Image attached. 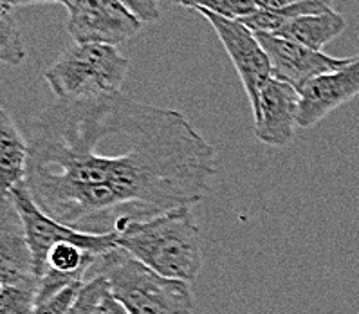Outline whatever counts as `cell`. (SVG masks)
Listing matches in <instances>:
<instances>
[{
    "mask_svg": "<svg viewBox=\"0 0 359 314\" xmlns=\"http://www.w3.org/2000/svg\"><path fill=\"white\" fill-rule=\"evenodd\" d=\"M109 293V282L105 276L93 275L81 285L76 300L65 314H96L97 306L102 303L103 296Z\"/></svg>",
    "mask_w": 359,
    "mask_h": 314,
    "instance_id": "obj_18",
    "label": "cell"
},
{
    "mask_svg": "<svg viewBox=\"0 0 359 314\" xmlns=\"http://www.w3.org/2000/svg\"><path fill=\"white\" fill-rule=\"evenodd\" d=\"M253 2L258 6V9H282L300 4V2H305V0H253Z\"/></svg>",
    "mask_w": 359,
    "mask_h": 314,
    "instance_id": "obj_22",
    "label": "cell"
},
{
    "mask_svg": "<svg viewBox=\"0 0 359 314\" xmlns=\"http://www.w3.org/2000/svg\"><path fill=\"white\" fill-rule=\"evenodd\" d=\"M298 107L300 93L289 83L271 78L260 90L258 105L253 111L258 141L275 149L287 146L298 125Z\"/></svg>",
    "mask_w": 359,
    "mask_h": 314,
    "instance_id": "obj_10",
    "label": "cell"
},
{
    "mask_svg": "<svg viewBox=\"0 0 359 314\" xmlns=\"http://www.w3.org/2000/svg\"><path fill=\"white\" fill-rule=\"evenodd\" d=\"M67 33L76 43L119 46L140 33L143 22L118 0H72Z\"/></svg>",
    "mask_w": 359,
    "mask_h": 314,
    "instance_id": "obj_7",
    "label": "cell"
},
{
    "mask_svg": "<svg viewBox=\"0 0 359 314\" xmlns=\"http://www.w3.org/2000/svg\"><path fill=\"white\" fill-rule=\"evenodd\" d=\"M0 58L8 65H20L26 58V49L22 42L20 29L17 18L13 15V8L0 0Z\"/></svg>",
    "mask_w": 359,
    "mask_h": 314,
    "instance_id": "obj_15",
    "label": "cell"
},
{
    "mask_svg": "<svg viewBox=\"0 0 359 314\" xmlns=\"http://www.w3.org/2000/svg\"><path fill=\"white\" fill-rule=\"evenodd\" d=\"M39 296V284L2 285L0 314H33Z\"/></svg>",
    "mask_w": 359,
    "mask_h": 314,
    "instance_id": "obj_16",
    "label": "cell"
},
{
    "mask_svg": "<svg viewBox=\"0 0 359 314\" xmlns=\"http://www.w3.org/2000/svg\"><path fill=\"white\" fill-rule=\"evenodd\" d=\"M29 144L26 134L9 116L8 109H0V181L2 193L11 191L18 184L26 183Z\"/></svg>",
    "mask_w": 359,
    "mask_h": 314,
    "instance_id": "obj_12",
    "label": "cell"
},
{
    "mask_svg": "<svg viewBox=\"0 0 359 314\" xmlns=\"http://www.w3.org/2000/svg\"><path fill=\"white\" fill-rule=\"evenodd\" d=\"M173 4L184 6L191 9H206L220 17L231 18V20H242L250 17L258 9L253 0H172Z\"/></svg>",
    "mask_w": 359,
    "mask_h": 314,
    "instance_id": "obj_17",
    "label": "cell"
},
{
    "mask_svg": "<svg viewBox=\"0 0 359 314\" xmlns=\"http://www.w3.org/2000/svg\"><path fill=\"white\" fill-rule=\"evenodd\" d=\"M81 285H83V282L69 285L67 289L53 294L51 298H46V300L39 301L36 307H34L33 314H65L69 310V307L72 306V301L76 300Z\"/></svg>",
    "mask_w": 359,
    "mask_h": 314,
    "instance_id": "obj_19",
    "label": "cell"
},
{
    "mask_svg": "<svg viewBox=\"0 0 359 314\" xmlns=\"http://www.w3.org/2000/svg\"><path fill=\"white\" fill-rule=\"evenodd\" d=\"M93 275L105 276L110 294L130 314L194 313L190 284L159 275L119 247L97 259Z\"/></svg>",
    "mask_w": 359,
    "mask_h": 314,
    "instance_id": "obj_3",
    "label": "cell"
},
{
    "mask_svg": "<svg viewBox=\"0 0 359 314\" xmlns=\"http://www.w3.org/2000/svg\"><path fill=\"white\" fill-rule=\"evenodd\" d=\"M39 284L26 228L9 193L0 199V285Z\"/></svg>",
    "mask_w": 359,
    "mask_h": 314,
    "instance_id": "obj_11",
    "label": "cell"
},
{
    "mask_svg": "<svg viewBox=\"0 0 359 314\" xmlns=\"http://www.w3.org/2000/svg\"><path fill=\"white\" fill-rule=\"evenodd\" d=\"M332 9V0H305L300 4L282 9H257L253 15L242 18V24L253 33L276 34L283 26L305 15L327 13Z\"/></svg>",
    "mask_w": 359,
    "mask_h": 314,
    "instance_id": "obj_14",
    "label": "cell"
},
{
    "mask_svg": "<svg viewBox=\"0 0 359 314\" xmlns=\"http://www.w3.org/2000/svg\"><path fill=\"white\" fill-rule=\"evenodd\" d=\"M346 29V18L338 11H327L320 15H305L283 26L275 36L311 47L314 51H323V47L336 40Z\"/></svg>",
    "mask_w": 359,
    "mask_h": 314,
    "instance_id": "obj_13",
    "label": "cell"
},
{
    "mask_svg": "<svg viewBox=\"0 0 359 314\" xmlns=\"http://www.w3.org/2000/svg\"><path fill=\"white\" fill-rule=\"evenodd\" d=\"M118 2H121L143 24H154L161 18L157 0H118Z\"/></svg>",
    "mask_w": 359,
    "mask_h": 314,
    "instance_id": "obj_20",
    "label": "cell"
},
{
    "mask_svg": "<svg viewBox=\"0 0 359 314\" xmlns=\"http://www.w3.org/2000/svg\"><path fill=\"white\" fill-rule=\"evenodd\" d=\"M128 71L130 60L114 46L74 42L43 72V80L56 100L80 102L121 93Z\"/></svg>",
    "mask_w": 359,
    "mask_h": 314,
    "instance_id": "obj_4",
    "label": "cell"
},
{
    "mask_svg": "<svg viewBox=\"0 0 359 314\" xmlns=\"http://www.w3.org/2000/svg\"><path fill=\"white\" fill-rule=\"evenodd\" d=\"M2 2H6V4H9L11 8H15V6H29V4H62L65 6V8H71L72 0H2Z\"/></svg>",
    "mask_w": 359,
    "mask_h": 314,
    "instance_id": "obj_23",
    "label": "cell"
},
{
    "mask_svg": "<svg viewBox=\"0 0 359 314\" xmlns=\"http://www.w3.org/2000/svg\"><path fill=\"white\" fill-rule=\"evenodd\" d=\"M116 246L159 275L194 284L203 269L201 229L191 208L170 210L114 231Z\"/></svg>",
    "mask_w": 359,
    "mask_h": 314,
    "instance_id": "obj_2",
    "label": "cell"
},
{
    "mask_svg": "<svg viewBox=\"0 0 359 314\" xmlns=\"http://www.w3.org/2000/svg\"><path fill=\"white\" fill-rule=\"evenodd\" d=\"M26 137L34 203L89 233L191 208L217 175V150L187 116L123 93L56 100L31 119Z\"/></svg>",
    "mask_w": 359,
    "mask_h": 314,
    "instance_id": "obj_1",
    "label": "cell"
},
{
    "mask_svg": "<svg viewBox=\"0 0 359 314\" xmlns=\"http://www.w3.org/2000/svg\"><path fill=\"white\" fill-rule=\"evenodd\" d=\"M258 42L262 43L271 62L273 78L294 87L298 93L314 78L338 71L351 62V58H336L323 51H314L311 47L280 39L275 34L255 33Z\"/></svg>",
    "mask_w": 359,
    "mask_h": 314,
    "instance_id": "obj_8",
    "label": "cell"
},
{
    "mask_svg": "<svg viewBox=\"0 0 359 314\" xmlns=\"http://www.w3.org/2000/svg\"><path fill=\"white\" fill-rule=\"evenodd\" d=\"M11 196L18 213L22 217L24 228H26L27 243L33 251L34 275L40 276L46 271V260L49 251L60 243H72L85 247L87 251L97 257H103L116 250V235L114 233H89V231H80L71 226H65L62 222L55 221L53 217L47 215L39 204L34 203L27 190L26 183L18 184L11 191H6Z\"/></svg>",
    "mask_w": 359,
    "mask_h": 314,
    "instance_id": "obj_5",
    "label": "cell"
},
{
    "mask_svg": "<svg viewBox=\"0 0 359 314\" xmlns=\"http://www.w3.org/2000/svg\"><path fill=\"white\" fill-rule=\"evenodd\" d=\"M96 314H130V313H128L127 307L123 306L119 300H116V298L112 296L109 291V293L103 296L102 303L97 306Z\"/></svg>",
    "mask_w": 359,
    "mask_h": 314,
    "instance_id": "obj_21",
    "label": "cell"
},
{
    "mask_svg": "<svg viewBox=\"0 0 359 314\" xmlns=\"http://www.w3.org/2000/svg\"><path fill=\"white\" fill-rule=\"evenodd\" d=\"M199 15L210 22V26L224 46L250 98L251 111H255L260 98V90L273 78L269 56L264 51L262 43L258 42L257 34L250 27H245L241 20L220 17L206 9H199Z\"/></svg>",
    "mask_w": 359,
    "mask_h": 314,
    "instance_id": "obj_6",
    "label": "cell"
},
{
    "mask_svg": "<svg viewBox=\"0 0 359 314\" xmlns=\"http://www.w3.org/2000/svg\"><path fill=\"white\" fill-rule=\"evenodd\" d=\"M355 96H359V55L338 71L311 80L300 90L298 127H314Z\"/></svg>",
    "mask_w": 359,
    "mask_h": 314,
    "instance_id": "obj_9",
    "label": "cell"
}]
</instances>
